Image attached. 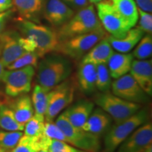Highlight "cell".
I'll return each instance as SVG.
<instances>
[{"label":"cell","mask_w":152,"mask_h":152,"mask_svg":"<svg viewBox=\"0 0 152 152\" xmlns=\"http://www.w3.org/2000/svg\"><path fill=\"white\" fill-rule=\"evenodd\" d=\"M37 67L39 85L50 89L68 79L73 71L71 61L59 53L44 56Z\"/></svg>","instance_id":"obj_1"},{"label":"cell","mask_w":152,"mask_h":152,"mask_svg":"<svg viewBox=\"0 0 152 152\" xmlns=\"http://www.w3.org/2000/svg\"><path fill=\"white\" fill-rule=\"evenodd\" d=\"M16 25L23 36L30 38L35 43V52L39 58L56 51L60 43L56 30L20 17L16 20Z\"/></svg>","instance_id":"obj_2"},{"label":"cell","mask_w":152,"mask_h":152,"mask_svg":"<svg viewBox=\"0 0 152 152\" xmlns=\"http://www.w3.org/2000/svg\"><path fill=\"white\" fill-rule=\"evenodd\" d=\"M103 28L93 4L76 11L69 20L56 30L60 42Z\"/></svg>","instance_id":"obj_3"},{"label":"cell","mask_w":152,"mask_h":152,"mask_svg":"<svg viewBox=\"0 0 152 152\" xmlns=\"http://www.w3.org/2000/svg\"><path fill=\"white\" fill-rule=\"evenodd\" d=\"M149 113L147 109H142L122 122L115 123L106 133L104 140L103 152H115L119 145L131 133L148 122Z\"/></svg>","instance_id":"obj_4"},{"label":"cell","mask_w":152,"mask_h":152,"mask_svg":"<svg viewBox=\"0 0 152 152\" xmlns=\"http://www.w3.org/2000/svg\"><path fill=\"white\" fill-rule=\"evenodd\" d=\"M107 36L106 30L101 28L61 41L56 52L72 59L83 58L101 39Z\"/></svg>","instance_id":"obj_5"},{"label":"cell","mask_w":152,"mask_h":152,"mask_svg":"<svg viewBox=\"0 0 152 152\" xmlns=\"http://www.w3.org/2000/svg\"><path fill=\"white\" fill-rule=\"evenodd\" d=\"M94 102L110 115L115 123L128 119L142 108V104L124 100L109 92L99 93L94 96Z\"/></svg>","instance_id":"obj_6"},{"label":"cell","mask_w":152,"mask_h":152,"mask_svg":"<svg viewBox=\"0 0 152 152\" xmlns=\"http://www.w3.org/2000/svg\"><path fill=\"white\" fill-rule=\"evenodd\" d=\"M55 124L65 134L66 142L84 151L99 152L102 146L99 137L87 132L82 128L74 127L68 122L63 113L57 118Z\"/></svg>","instance_id":"obj_7"},{"label":"cell","mask_w":152,"mask_h":152,"mask_svg":"<svg viewBox=\"0 0 152 152\" xmlns=\"http://www.w3.org/2000/svg\"><path fill=\"white\" fill-rule=\"evenodd\" d=\"M96 14L106 32L115 38H122L130 29L128 24L121 17L111 0H104L96 4Z\"/></svg>","instance_id":"obj_8"},{"label":"cell","mask_w":152,"mask_h":152,"mask_svg":"<svg viewBox=\"0 0 152 152\" xmlns=\"http://www.w3.org/2000/svg\"><path fill=\"white\" fill-rule=\"evenodd\" d=\"M35 74V67L32 66L4 71L1 80L4 84L6 94L14 98L27 94L31 90L32 80Z\"/></svg>","instance_id":"obj_9"},{"label":"cell","mask_w":152,"mask_h":152,"mask_svg":"<svg viewBox=\"0 0 152 152\" xmlns=\"http://www.w3.org/2000/svg\"><path fill=\"white\" fill-rule=\"evenodd\" d=\"M73 82L66 79L53 87L49 93L48 104L45 118L46 121H53L56 115L71 104L75 96Z\"/></svg>","instance_id":"obj_10"},{"label":"cell","mask_w":152,"mask_h":152,"mask_svg":"<svg viewBox=\"0 0 152 152\" xmlns=\"http://www.w3.org/2000/svg\"><path fill=\"white\" fill-rule=\"evenodd\" d=\"M112 93L115 96L136 104H145L149 102V96L142 90L130 73L115 79L111 83Z\"/></svg>","instance_id":"obj_11"},{"label":"cell","mask_w":152,"mask_h":152,"mask_svg":"<svg viewBox=\"0 0 152 152\" xmlns=\"http://www.w3.org/2000/svg\"><path fill=\"white\" fill-rule=\"evenodd\" d=\"M20 35L14 30L4 31L0 35V61L5 67L26 53L20 42Z\"/></svg>","instance_id":"obj_12"},{"label":"cell","mask_w":152,"mask_h":152,"mask_svg":"<svg viewBox=\"0 0 152 152\" xmlns=\"http://www.w3.org/2000/svg\"><path fill=\"white\" fill-rule=\"evenodd\" d=\"M152 144V125L147 122L131 133L117 148L116 152H143Z\"/></svg>","instance_id":"obj_13"},{"label":"cell","mask_w":152,"mask_h":152,"mask_svg":"<svg viewBox=\"0 0 152 152\" xmlns=\"http://www.w3.org/2000/svg\"><path fill=\"white\" fill-rule=\"evenodd\" d=\"M75 13L62 0H45L42 16L52 27L58 28L69 20Z\"/></svg>","instance_id":"obj_14"},{"label":"cell","mask_w":152,"mask_h":152,"mask_svg":"<svg viewBox=\"0 0 152 152\" xmlns=\"http://www.w3.org/2000/svg\"><path fill=\"white\" fill-rule=\"evenodd\" d=\"M130 74L142 90L151 96L152 94L151 59L133 60Z\"/></svg>","instance_id":"obj_15"},{"label":"cell","mask_w":152,"mask_h":152,"mask_svg":"<svg viewBox=\"0 0 152 152\" xmlns=\"http://www.w3.org/2000/svg\"><path fill=\"white\" fill-rule=\"evenodd\" d=\"M94 103L87 99L80 100L63 113L68 121L74 127L82 128L94 110Z\"/></svg>","instance_id":"obj_16"},{"label":"cell","mask_w":152,"mask_h":152,"mask_svg":"<svg viewBox=\"0 0 152 152\" xmlns=\"http://www.w3.org/2000/svg\"><path fill=\"white\" fill-rule=\"evenodd\" d=\"M112 121L113 119L110 115L99 107L93 110L82 129L100 137L109 130Z\"/></svg>","instance_id":"obj_17"},{"label":"cell","mask_w":152,"mask_h":152,"mask_svg":"<svg viewBox=\"0 0 152 152\" xmlns=\"http://www.w3.org/2000/svg\"><path fill=\"white\" fill-rule=\"evenodd\" d=\"M14 98V99L8 101L7 105L12 110L17 122L25 126L35 112L31 98L26 94Z\"/></svg>","instance_id":"obj_18"},{"label":"cell","mask_w":152,"mask_h":152,"mask_svg":"<svg viewBox=\"0 0 152 152\" xmlns=\"http://www.w3.org/2000/svg\"><path fill=\"white\" fill-rule=\"evenodd\" d=\"M20 18L39 23L45 0H12Z\"/></svg>","instance_id":"obj_19"},{"label":"cell","mask_w":152,"mask_h":152,"mask_svg":"<svg viewBox=\"0 0 152 152\" xmlns=\"http://www.w3.org/2000/svg\"><path fill=\"white\" fill-rule=\"evenodd\" d=\"M144 35V32L139 27H136L130 28L122 38L118 39L108 35L107 39L114 50L120 53H128L137 45Z\"/></svg>","instance_id":"obj_20"},{"label":"cell","mask_w":152,"mask_h":152,"mask_svg":"<svg viewBox=\"0 0 152 152\" xmlns=\"http://www.w3.org/2000/svg\"><path fill=\"white\" fill-rule=\"evenodd\" d=\"M77 83L84 94H92L96 90V65L90 63L81 62L77 70Z\"/></svg>","instance_id":"obj_21"},{"label":"cell","mask_w":152,"mask_h":152,"mask_svg":"<svg viewBox=\"0 0 152 152\" xmlns=\"http://www.w3.org/2000/svg\"><path fill=\"white\" fill-rule=\"evenodd\" d=\"M133 60L134 57L130 53L113 52L106 63L111 77L118 79L128 73Z\"/></svg>","instance_id":"obj_22"},{"label":"cell","mask_w":152,"mask_h":152,"mask_svg":"<svg viewBox=\"0 0 152 152\" xmlns=\"http://www.w3.org/2000/svg\"><path fill=\"white\" fill-rule=\"evenodd\" d=\"M107 36L96 43L82 58L81 62L90 63L95 65L99 64H106L114 52L111 45L108 40Z\"/></svg>","instance_id":"obj_23"},{"label":"cell","mask_w":152,"mask_h":152,"mask_svg":"<svg viewBox=\"0 0 152 152\" xmlns=\"http://www.w3.org/2000/svg\"><path fill=\"white\" fill-rule=\"evenodd\" d=\"M118 12L130 28L135 26L139 19L137 7L134 0H111Z\"/></svg>","instance_id":"obj_24"},{"label":"cell","mask_w":152,"mask_h":152,"mask_svg":"<svg viewBox=\"0 0 152 152\" xmlns=\"http://www.w3.org/2000/svg\"><path fill=\"white\" fill-rule=\"evenodd\" d=\"M0 128L7 131H23V125L16 121L10 107L4 102H0Z\"/></svg>","instance_id":"obj_25"},{"label":"cell","mask_w":152,"mask_h":152,"mask_svg":"<svg viewBox=\"0 0 152 152\" xmlns=\"http://www.w3.org/2000/svg\"><path fill=\"white\" fill-rule=\"evenodd\" d=\"M52 89L37 85L34 87L32 94V103L35 113L45 115L48 104L49 93Z\"/></svg>","instance_id":"obj_26"},{"label":"cell","mask_w":152,"mask_h":152,"mask_svg":"<svg viewBox=\"0 0 152 152\" xmlns=\"http://www.w3.org/2000/svg\"><path fill=\"white\" fill-rule=\"evenodd\" d=\"M96 90L101 92H109L111 87V77L106 64L96 65Z\"/></svg>","instance_id":"obj_27"},{"label":"cell","mask_w":152,"mask_h":152,"mask_svg":"<svg viewBox=\"0 0 152 152\" xmlns=\"http://www.w3.org/2000/svg\"><path fill=\"white\" fill-rule=\"evenodd\" d=\"M45 123V115L35 113L25 125L24 134L28 137H36L42 134Z\"/></svg>","instance_id":"obj_28"},{"label":"cell","mask_w":152,"mask_h":152,"mask_svg":"<svg viewBox=\"0 0 152 152\" xmlns=\"http://www.w3.org/2000/svg\"><path fill=\"white\" fill-rule=\"evenodd\" d=\"M132 56L137 60H146L152 54V36L151 34L144 35L139 42L136 48L133 51Z\"/></svg>","instance_id":"obj_29"},{"label":"cell","mask_w":152,"mask_h":152,"mask_svg":"<svg viewBox=\"0 0 152 152\" xmlns=\"http://www.w3.org/2000/svg\"><path fill=\"white\" fill-rule=\"evenodd\" d=\"M23 133L21 131H3L0 130V149L9 151L16 147Z\"/></svg>","instance_id":"obj_30"},{"label":"cell","mask_w":152,"mask_h":152,"mask_svg":"<svg viewBox=\"0 0 152 152\" xmlns=\"http://www.w3.org/2000/svg\"><path fill=\"white\" fill-rule=\"evenodd\" d=\"M39 56L35 52H28L25 53L21 56L17 58L16 61L7 66L8 70H16L28 66H32L33 67H37Z\"/></svg>","instance_id":"obj_31"},{"label":"cell","mask_w":152,"mask_h":152,"mask_svg":"<svg viewBox=\"0 0 152 152\" xmlns=\"http://www.w3.org/2000/svg\"><path fill=\"white\" fill-rule=\"evenodd\" d=\"M11 152H39L33 137L23 135Z\"/></svg>","instance_id":"obj_32"},{"label":"cell","mask_w":152,"mask_h":152,"mask_svg":"<svg viewBox=\"0 0 152 152\" xmlns=\"http://www.w3.org/2000/svg\"><path fill=\"white\" fill-rule=\"evenodd\" d=\"M44 134L52 140L66 142V136L61 130L52 121H46L45 123Z\"/></svg>","instance_id":"obj_33"},{"label":"cell","mask_w":152,"mask_h":152,"mask_svg":"<svg viewBox=\"0 0 152 152\" xmlns=\"http://www.w3.org/2000/svg\"><path fill=\"white\" fill-rule=\"evenodd\" d=\"M48 152H89L70 145L66 142L52 140Z\"/></svg>","instance_id":"obj_34"},{"label":"cell","mask_w":152,"mask_h":152,"mask_svg":"<svg viewBox=\"0 0 152 152\" xmlns=\"http://www.w3.org/2000/svg\"><path fill=\"white\" fill-rule=\"evenodd\" d=\"M138 14L140 21L138 27L144 33L151 34L152 33V15L151 13H147L138 9Z\"/></svg>","instance_id":"obj_35"},{"label":"cell","mask_w":152,"mask_h":152,"mask_svg":"<svg viewBox=\"0 0 152 152\" xmlns=\"http://www.w3.org/2000/svg\"><path fill=\"white\" fill-rule=\"evenodd\" d=\"M73 11H78L90 4L88 0H62Z\"/></svg>","instance_id":"obj_36"},{"label":"cell","mask_w":152,"mask_h":152,"mask_svg":"<svg viewBox=\"0 0 152 152\" xmlns=\"http://www.w3.org/2000/svg\"><path fill=\"white\" fill-rule=\"evenodd\" d=\"M12 14L13 11L11 9L4 12H0V35L5 31L7 22L12 16Z\"/></svg>","instance_id":"obj_37"},{"label":"cell","mask_w":152,"mask_h":152,"mask_svg":"<svg viewBox=\"0 0 152 152\" xmlns=\"http://www.w3.org/2000/svg\"><path fill=\"white\" fill-rule=\"evenodd\" d=\"M138 9L147 13L152 12V0H134Z\"/></svg>","instance_id":"obj_38"},{"label":"cell","mask_w":152,"mask_h":152,"mask_svg":"<svg viewBox=\"0 0 152 152\" xmlns=\"http://www.w3.org/2000/svg\"><path fill=\"white\" fill-rule=\"evenodd\" d=\"M12 0H0V12L9 10L12 8Z\"/></svg>","instance_id":"obj_39"},{"label":"cell","mask_w":152,"mask_h":152,"mask_svg":"<svg viewBox=\"0 0 152 152\" xmlns=\"http://www.w3.org/2000/svg\"><path fill=\"white\" fill-rule=\"evenodd\" d=\"M4 71V66H3V64L0 61V80H1V77H2Z\"/></svg>","instance_id":"obj_40"},{"label":"cell","mask_w":152,"mask_h":152,"mask_svg":"<svg viewBox=\"0 0 152 152\" xmlns=\"http://www.w3.org/2000/svg\"><path fill=\"white\" fill-rule=\"evenodd\" d=\"M102 1H104V0H88L89 3H90V4H97Z\"/></svg>","instance_id":"obj_41"},{"label":"cell","mask_w":152,"mask_h":152,"mask_svg":"<svg viewBox=\"0 0 152 152\" xmlns=\"http://www.w3.org/2000/svg\"><path fill=\"white\" fill-rule=\"evenodd\" d=\"M143 152H152V144L150 145L149 147H147Z\"/></svg>","instance_id":"obj_42"},{"label":"cell","mask_w":152,"mask_h":152,"mask_svg":"<svg viewBox=\"0 0 152 152\" xmlns=\"http://www.w3.org/2000/svg\"><path fill=\"white\" fill-rule=\"evenodd\" d=\"M0 152H6V151H4V150L2 149H0Z\"/></svg>","instance_id":"obj_43"},{"label":"cell","mask_w":152,"mask_h":152,"mask_svg":"<svg viewBox=\"0 0 152 152\" xmlns=\"http://www.w3.org/2000/svg\"><path fill=\"white\" fill-rule=\"evenodd\" d=\"M39 152H48V151H39Z\"/></svg>","instance_id":"obj_44"},{"label":"cell","mask_w":152,"mask_h":152,"mask_svg":"<svg viewBox=\"0 0 152 152\" xmlns=\"http://www.w3.org/2000/svg\"><path fill=\"white\" fill-rule=\"evenodd\" d=\"M6 152H11V150H9V151H6Z\"/></svg>","instance_id":"obj_45"}]
</instances>
